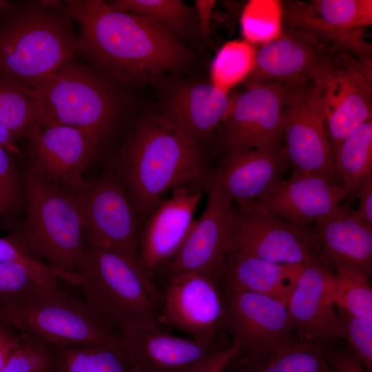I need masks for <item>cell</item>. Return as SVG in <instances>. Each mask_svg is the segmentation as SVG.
<instances>
[{
    "label": "cell",
    "mask_w": 372,
    "mask_h": 372,
    "mask_svg": "<svg viewBox=\"0 0 372 372\" xmlns=\"http://www.w3.org/2000/svg\"><path fill=\"white\" fill-rule=\"evenodd\" d=\"M79 28L75 56L118 83H143L190 63L193 56L175 33L148 18L101 0H66Z\"/></svg>",
    "instance_id": "obj_1"
},
{
    "label": "cell",
    "mask_w": 372,
    "mask_h": 372,
    "mask_svg": "<svg viewBox=\"0 0 372 372\" xmlns=\"http://www.w3.org/2000/svg\"><path fill=\"white\" fill-rule=\"evenodd\" d=\"M112 168L143 220L178 187L204 184L210 190L216 174L203 146L159 115L138 121Z\"/></svg>",
    "instance_id": "obj_2"
},
{
    "label": "cell",
    "mask_w": 372,
    "mask_h": 372,
    "mask_svg": "<svg viewBox=\"0 0 372 372\" xmlns=\"http://www.w3.org/2000/svg\"><path fill=\"white\" fill-rule=\"evenodd\" d=\"M64 1H6L0 10V76L35 89L75 55Z\"/></svg>",
    "instance_id": "obj_3"
},
{
    "label": "cell",
    "mask_w": 372,
    "mask_h": 372,
    "mask_svg": "<svg viewBox=\"0 0 372 372\" xmlns=\"http://www.w3.org/2000/svg\"><path fill=\"white\" fill-rule=\"evenodd\" d=\"M22 176L25 225L11 238L44 260L58 278L77 285L87 245L79 199L28 165Z\"/></svg>",
    "instance_id": "obj_4"
},
{
    "label": "cell",
    "mask_w": 372,
    "mask_h": 372,
    "mask_svg": "<svg viewBox=\"0 0 372 372\" xmlns=\"http://www.w3.org/2000/svg\"><path fill=\"white\" fill-rule=\"evenodd\" d=\"M77 285L92 315L120 336L140 329L163 327L161 287L112 252L87 242Z\"/></svg>",
    "instance_id": "obj_5"
},
{
    "label": "cell",
    "mask_w": 372,
    "mask_h": 372,
    "mask_svg": "<svg viewBox=\"0 0 372 372\" xmlns=\"http://www.w3.org/2000/svg\"><path fill=\"white\" fill-rule=\"evenodd\" d=\"M121 85L74 56L34 90L49 125H62L86 132L102 149L126 108Z\"/></svg>",
    "instance_id": "obj_6"
},
{
    "label": "cell",
    "mask_w": 372,
    "mask_h": 372,
    "mask_svg": "<svg viewBox=\"0 0 372 372\" xmlns=\"http://www.w3.org/2000/svg\"><path fill=\"white\" fill-rule=\"evenodd\" d=\"M0 323L48 345L100 343L123 352L122 338L102 324L85 302L58 286L45 288L19 304L0 307Z\"/></svg>",
    "instance_id": "obj_7"
},
{
    "label": "cell",
    "mask_w": 372,
    "mask_h": 372,
    "mask_svg": "<svg viewBox=\"0 0 372 372\" xmlns=\"http://www.w3.org/2000/svg\"><path fill=\"white\" fill-rule=\"evenodd\" d=\"M333 156L343 141L372 118L371 59L331 52L313 78Z\"/></svg>",
    "instance_id": "obj_8"
},
{
    "label": "cell",
    "mask_w": 372,
    "mask_h": 372,
    "mask_svg": "<svg viewBox=\"0 0 372 372\" xmlns=\"http://www.w3.org/2000/svg\"><path fill=\"white\" fill-rule=\"evenodd\" d=\"M81 204L87 242L121 256L155 281L141 262L137 211L112 167L88 185Z\"/></svg>",
    "instance_id": "obj_9"
},
{
    "label": "cell",
    "mask_w": 372,
    "mask_h": 372,
    "mask_svg": "<svg viewBox=\"0 0 372 372\" xmlns=\"http://www.w3.org/2000/svg\"><path fill=\"white\" fill-rule=\"evenodd\" d=\"M233 99L215 134L223 156L283 146L282 116L289 87L278 83H254Z\"/></svg>",
    "instance_id": "obj_10"
},
{
    "label": "cell",
    "mask_w": 372,
    "mask_h": 372,
    "mask_svg": "<svg viewBox=\"0 0 372 372\" xmlns=\"http://www.w3.org/2000/svg\"><path fill=\"white\" fill-rule=\"evenodd\" d=\"M223 287L222 331L238 349L236 360L272 353L298 341L285 304L265 296Z\"/></svg>",
    "instance_id": "obj_11"
},
{
    "label": "cell",
    "mask_w": 372,
    "mask_h": 372,
    "mask_svg": "<svg viewBox=\"0 0 372 372\" xmlns=\"http://www.w3.org/2000/svg\"><path fill=\"white\" fill-rule=\"evenodd\" d=\"M282 138L292 172L320 175L341 184L335 172L325 118L313 79L289 88Z\"/></svg>",
    "instance_id": "obj_12"
},
{
    "label": "cell",
    "mask_w": 372,
    "mask_h": 372,
    "mask_svg": "<svg viewBox=\"0 0 372 372\" xmlns=\"http://www.w3.org/2000/svg\"><path fill=\"white\" fill-rule=\"evenodd\" d=\"M159 307L161 324L198 342L217 343L225 313L221 281L203 273H184L166 278Z\"/></svg>",
    "instance_id": "obj_13"
},
{
    "label": "cell",
    "mask_w": 372,
    "mask_h": 372,
    "mask_svg": "<svg viewBox=\"0 0 372 372\" xmlns=\"http://www.w3.org/2000/svg\"><path fill=\"white\" fill-rule=\"evenodd\" d=\"M230 251L285 264L305 265L319 259L312 224H296L269 214L246 212L234 205Z\"/></svg>",
    "instance_id": "obj_14"
},
{
    "label": "cell",
    "mask_w": 372,
    "mask_h": 372,
    "mask_svg": "<svg viewBox=\"0 0 372 372\" xmlns=\"http://www.w3.org/2000/svg\"><path fill=\"white\" fill-rule=\"evenodd\" d=\"M25 138L28 166L81 202L88 187L84 173L101 149L96 141L86 132L62 125L34 129Z\"/></svg>",
    "instance_id": "obj_15"
},
{
    "label": "cell",
    "mask_w": 372,
    "mask_h": 372,
    "mask_svg": "<svg viewBox=\"0 0 372 372\" xmlns=\"http://www.w3.org/2000/svg\"><path fill=\"white\" fill-rule=\"evenodd\" d=\"M233 209V203L214 180L203 212L177 252L160 269L165 278L198 273L222 282L230 251Z\"/></svg>",
    "instance_id": "obj_16"
},
{
    "label": "cell",
    "mask_w": 372,
    "mask_h": 372,
    "mask_svg": "<svg viewBox=\"0 0 372 372\" xmlns=\"http://www.w3.org/2000/svg\"><path fill=\"white\" fill-rule=\"evenodd\" d=\"M144 219L139 249L145 270L153 277L180 247L195 220L203 190L181 186L171 191Z\"/></svg>",
    "instance_id": "obj_17"
},
{
    "label": "cell",
    "mask_w": 372,
    "mask_h": 372,
    "mask_svg": "<svg viewBox=\"0 0 372 372\" xmlns=\"http://www.w3.org/2000/svg\"><path fill=\"white\" fill-rule=\"evenodd\" d=\"M331 269L319 259L304 265L287 308L300 342L323 346L342 341L343 329L328 288Z\"/></svg>",
    "instance_id": "obj_18"
},
{
    "label": "cell",
    "mask_w": 372,
    "mask_h": 372,
    "mask_svg": "<svg viewBox=\"0 0 372 372\" xmlns=\"http://www.w3.org/2000/svg\"><path fill=\"white\" fill-rule=\"evenodd\" d=\"M344 199L341 184L320 175L291 172L261 200L242 207L234 205L240 211L307 225L334 211Z\"/></svg>",
    "instance_id": "obj_19"
},
{
    "label": "cell",
    "mask_w": 372,
    "mask_h": 372,
    "mask_svg": "<svg viewBox=\"0 0 372 372\" xmlns=\"http://www.w3.org/2000/svg\"><path fill=\"white\" fill-rule=\"evenodd\" d=\"M333 52L309 34L284 24L282 35L257 50L256 67L247 85L278 83L289 88L312 80Z\"/></svg>",
    "instance_id": "obj_20"
},
{
    "label": "cell",
    "mask_w": 372,
    "mask_h": 372,
    "mask_svg": "<svg viewBox=\"0 0 372 372\" xmlns=\"http://www.w3.org/2000/svg\"><path fill=\"white\" fill-rule=\"evenodd\" d=\"M121 337L136 372H189L227 346L176 336L163 327L140 329Z\"/></svg>",
    "instance_id": "obj_21"
},
{
    "label": "cell",
    "mask_w": 372,
    "mask_h": 372,
    "mask_svg": "<svg viewBox=\"0 0 372 372\" xmlns=\"http://www.w3.org/2000/svg\"><path fill=\"white\" fill-rule=\"evenodd\" d=\"M289 169L283 146L273 151L244 150L223 156L215 180L233 204L242 207L263 199Z\"/></svg>",
    "instance_id": "obj_22"
},
{
    "label": "cell",
    "mask_w": 372,
    "mask_h": 372,
    "mask_svg": "<svg viewBox=\"0 0 372 372\" xmlns=\"http://www.w3.org/2000/svg\"><path fill=\"white\" fill-rule=\"evenodd\" d=\"M233 99L211 83H182L169 91L158 115L203 146L215 136Z\"/></svg>",
    "instance_id": "obj_23"
},
{
    "label": "cell",
    "mask_w": 372,
    "mask_h": 372,
    "mask_svg": "<svg viewBox=\"0 0 372 372\" xmlns=\"http://www.w3.org/2000/svg\"><path fill=\"white\" fill-rule=\"evenodd\" d=\"M319 260L332 271L342 269L370 279L372 273V228L341 205L313 224Z\"/></svg>",
    "instance_id": "obj_24"
},
{
    "label": "cell",
    "mask_w": 372,
    "mask_h": 372,
    "mask_svg": "<svg viewBox=\"0 0 372 372\" xmlns=\"http://www.w3.org/2000/svg\"><path fill=\"white\" fill-rule=\"evenodd\" d=\"M304 266L230 251L222 282L227 287L265 296L287 306Z\"/></svg>",
    "instance_id": "obj_25"
},
{
    "label": "cell",
    "mask_w": 372,
    "mask_h": 372,
    "mask_svg": "<svg viewBox=\"0 0 372 372\" xmlns=\"http://www.w3.org/2000/svg\"><path fill=\"white\" fill-rule=\"evenodd\" d=\"M282 3L285 25L309 34L332 51L371 59L372 46L364 29H345L331 24L304 11L298 2L288 1Z\"/></svg>",
    "instance_id": "obj_26"
},
{
    "label": "cell",
    "mask_w": 372,
    "mask_h": 372,
    "mask_svg": "<svg viewBox=\"0 0 372 372\" xmlns=\"http://www.w3.org/2000/svg\"><path fill=\"white\" fill-rule=\"evenodd\" d=\"M0 123L17 140L49 125L37 92L0 76Z\"/></svg>",
    "instance_id": "obj_27"
},
{
    "label": "cell",
    "mask_w": 372,
    "mask_h": 372,
    "mask_svg": "<svg viewBox=\"0 0 372 372\" xmlns=\"http://www.w3.org/2000/svg\"><path fill=\"white\" fill-rule=\"evenodd\" d=\"M333 165L346 198L355 199L361 186L372 178V118L343 141L333 155Z\"/></svg>",
    "instance_id": "obj_28"
},
{
    "label": "cell",
    "mask_w": 372,
    "mask_h": 372,
    "mask_svg": "<svg viewBox=\"0 0 372 372\" xmlns=\"http://www.w3.org/2000/svg\"><path fill=\"white\" fill-rule=\"evenodd\" d=\"M50 372H136L121 351L100 344L52 346Z\"/></svg>",
    "instance_id": "obj_29"
},
{
    "label": "cell",
    "mask_w": 372,
    "mask_h": 372,
    "mask_svg": "<svg viewBox=\"0 0 372 372\" xmlns=\"http://www.w3.org/2000/svg\"><path fill=\"white\" fill-rule=\"evenodd\" d=\"M232 372H331L318 344L298 341L272 353L238 360Z\"/></svg>",
    "instance_id": "obj_30"
},
{
    "label": "cell",
    "mask_w": 372,
    "mask_h": 372,
    "mask_svg": "<svg viewBox=\"0 0 372 372\" xmlns=\"http://www.w3.org/2000/svg\"><path fill=\"white\" fill-rule=\"evenodd\" d=\"M256 52L254 45L245 40L226 43L211 65V83L229 93L251 76L256 67Z\"/></svg>",
    "instance_id": "obj_31"
},
{
    "label": "cell",
    "mask_w": 372,
    "mask_h": 372,
    "mask_svg": "<svg viewBox=\"0 0 372 372\" xmlns=\"http://www.w3.org/2000/svg\"><path fill=\"white\" fill-rule=\"evenodd\" d=\"M370 279L347 269L331 271L328 288L336 308L372 322V287Z\"/></svg>",
    "instance_id": "obj_32"
},
{
    "label": "cell",
    "mask_w": 372,
    "mask_h": 372,
    "mask_svg": "<svg viewBox=\"0 0 372 372\" xmlns=\"http://www.w3.org/2000/svg\"><path fill=\"white\" fill-rule=\"evenodd\" d=\"M113 9L152 19L174 33L186 34L194 26L195 13L180 0H110Z\"/></svg>",
    "instance_id": "obj_33"
},
{
    "label": "cell",
    "mask_w": 372,
    "mask_h": 372,
    "mask_svg": "<svg viewBox=\"0 0 372 372\" xmlns=\"http://www.w3.org/2000/svg\"><path fill=\"white\" fill-rule=\"evenodd\" d=\"M283 2L278 0H251L241 16L245 41L263 45L278 39L284 30Z\"/></svg>",
    "instance_id": "obj_34"
},
{
    "label": "cell",
    "mask_w": 372,
    "mask_h": 372,
    "mask_svg": "<svg viewBox=\"0 0 372 372\" xmlns=\"http://www.w3.org/2000/svg\"><path fill=\"white\" fill-rule=\"evenodd\" d=\"M307 12L345 29H364L372 24L371 0H313L298 2Z\"/></svg>",
    "instance_id": "obj_35"
},
{
    "label": "cell",
    "mask_w": 372,
    "mask_h": 372,
    "mask_svg": "<svg viewBox=\"0 0 372 372\" xmlns=\"http://www.w3.org/2000/svg\"><path fill=\"white\" fill-rule=\"evenodd\" d=\"M48 287L25 265L17 262H0V307L19 304Z\"/></svg>",
    "instance_id": "obj_36"
},
{
    "label": "cell",
    "mask_w": 372,
    "mask_h": 372,
    "mask_svg": "<svg viewBox=\"0 0 372 372\" xmlns=\"http://www.w3.org/2000/svg\"><path fill=\"white\" fill-rule=\"evenodd\" d=\"M14 156L0 146V214L5 217L17 214L25 202L23 176Z\"/></svg>",
    "instance_id": "obj_37"
},
{
    "label": "cell",
    "mask_w": 372,
    "mask_h": 372,
    "mask_svg": "<svg viewBox=\"0 0 372 372\" xmlns=\"http://www.w3.org/2000/svg\"><path fill=\"white\" fill-rule=\"evenodd\" d=\"M343 331L345 345L363 366L372 372V322L357 318L336 308Z\"/></svg>",
    "instance_id": "obj_38"
},
{
    "label": "cell",
    "mask_w": 372,
    "mask_h": 372,
    "mask_svg": "<svg viewBox=\"0 0 372 372\" xmlns=\"http://www.w3.org/2000/svg\"><path fill=\"white\" fill-rule=\"evenodd\" d=\"M52 358V346L23 336L21 343L0 372H50Z\"/></svg>",
    "instance_id": "obj_39"
},
{
    "label": "cell",
    "mask_w": 372,
    "mask_h": 372,
    "mask_svg": "<svg viewBox=\"0 0 372 372\" xmlns=\"http://www.w3.org/2000/svg\"><path fill=\"white\" fill-rule=\"evenodd\" d=\"M342 341L320 346L329 366L335 372H366L347 346L342 344Z\"/></svg>",
    "instance_id": "obj_40"
},
{
    "label": "cell",
    "mask_w": 372,
    "mask_h": 372,
    "mask_svg": "<svg viewBox=\"0 0 372 372\" xmlns=\"http://www.w3.org/2000/svg\"><path fill=\"white\" fill-rule=\"evenodd\" d=\"M238 355L237 348L230 344L216 351L189 372H224L231 366Z\"/></svg>",
    "instance_id": "obj_41"
},
{
    "label": "cell",
    "mask_w": 372,
    "mask_h": 372,
    "mask_svg": "<svg viewBox=\"0 0 372 372\" xmlns=\"http://www.w3.org/2000/svg\"><path fill=\"white\" fill-rule=\"evenodd\" d=\"M23 336L14 329L0 323V371L19 347Z\"/></svg>",
    "instance_id": "obj_42"
},
{
    "label": "cell",
    "mask_w": 372,
    "mask_h": 372,
    "mask_svg": "<svg viewBox=\"0 0 372 372\" xmlns=\"http://www.w3.org/2000/svg\"><path fill=\"white\" fill-rule=\"evenodd\" d=\"M355 198L359 204L357 209L351 210L353 214L365 225L372 228V178L361 186Z\"/></svg>",
    "instance_id": "obj_43"
},
{
    "label": "cell",
    "mask_w": 372,
    "mask_h": 372,
    "mask_svg": "<svg viewBox=\"0 0 372 372\" xmlns=\"http://www.w3.org/2000/svg\"><path fill=\"white\" fill-rule=\"evenodd\" d=\"M196 10L199 31L201 35L206 37L209 32V21L211 11L215 4L214 1H196Z\"/></svg>",
    "instance_id": "obj_44"
},
{
    "label": "cell",
    "mask_w": 372,
    "mask_h": 372,
    "mask_svg": "<svg viewBox=\"0 0 372 372\" xmlns=\"http://www.w3.org/2000/svg\"><path fill=\"white\" fill-rule=\"evenodd\" d=\"M23 257L21 249L10 238H0V262H20Z\"/></svg>",
    "instance_id": "obj_45"
},
{
    "label": "cell",
    "mask_w": 372,
    "mask_h": 372,
    "mask_svg": "<svg viewBox=\"0 0 372 372\" xmlns=\"http://www.w3.org/2000/svg\"><path fill=\"white\" fill-rule=\"evenodd\" d=\"M17 139L0 123V146L7 149L16 156H20L21 152L17 144Z\"/></svg>",
    "instance_id": "obj_46"
},
{
    "label": "cell",
    "mask_w": 372,
    "mask_h": 372,
    "mask_svg": "<svg viewBox=\"0 0 372 372\" xmlns=\"http://www.w3.org/2000/svg\"><path fill=\"white\" fill-rule=\"evenodd\" d=\"M6 1V0H0V10L2 8V6L4 5Z\"/></svg>",
    "instance_id": "obj_47"
},
{
    "label": "cell",
    "mask_w": 372,
    "mask_h": 372,
    "mask_svg": "<svg viewBox=\"0 0 372 372\" xmlns=\"http://www.w3.org/2000/svg\"><path fill=\"white\" fill-rule=\"evenodd\" d=\"M331 372H335V371H333V370H332V371H331Z\"/></svg>",
    "instance_id": "obj_48"
}]
</instances>
